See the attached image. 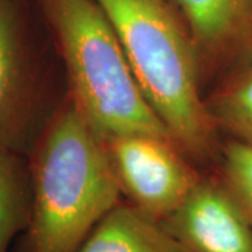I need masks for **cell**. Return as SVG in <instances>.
I'll use <instances>...</instances> for the list:
<instances>
[{"instance_id":"6da1fadb","label":"cell","mask_w":252,"mask_h":252,"mask_svg":"<svg viewBox=\"0 0 252 252\" xmlns=\"http://www.w3.org/2000/svg\"><path fill=\"white\" fill-rule=\"evenodd\" d=\"M124 48L136 81L172 142L192 162L212 158L216 127L199 89L200 58L165 0H95Z\"/></svg>"},{"instance_id":"7a4b0ae2","label":"cell","mask_w":252,"mask_h":252,"mask_svg":"<svg viewBox=\"0 0 252 252\" xmlns=\"http://www.w3.org/2000/svg\"><path fill=\"white\" fill-rule=\"evenodd\" d=\"M30 184L28 252H77L121 202L104 143L70 99L36 143Z\"/></svg>"},{"instance_id":"3957f363","label":"cell","mask_w":252,"mask_h":252,"mask_svg":"<svg viewBox=\"0 0 252 252\" xmlns=\"http://www.w3.org/2000/svg\"><path fill=\"white\" fill-rule=\"evenodd\" d=\"M70 86V101L99 139L172 140L140 90L124 48L95 0H44Z\"/></svg>"},{"instance_id":"277c9868","label":"cell","mask_w":252,"mask_h":252,"mask_svg":"<svg viewBox=\"0 0 252 252\" xmlns=\"http://www.w3.org/2000/svg\"><path fill=\"white\" fill-rule=\"evenodd\" d=\"M102 143L121 193L160 221L175 212L202 180L192 161L170 139L135 133Z\"/></svg>"},{"instance_id":"5b68a950","label":"cell","mask_w":252,"mask_h":252,"mask_svg":"<svg viewBox=\"0 0 252 252\" xmlns=\"http://www.w3.org/2000/svg\"><path fill=\"white\" fill-rule=\"evenodd\" d=\"M162 223L187 252H252V224L217 180L202 177Z\"/></svg>"},{"instance_id":"8992f818","label":"cell","mask_w":252,"mask_h":252,"mask_svg":"<svg viewBox=\"0 0 252 252\" xmlns=\"http://www.w3.org/2000/svg\"><path fill=\"white\" fill-rule=\"evenodd\" d=\"M30 61L14 9L0 0V149L14 150L31 101Z\"/></svg>"},{"instance_id":"52a82bcc","label":"cell","mask_w":252,"mask_h":252,"mask_svg":"<svg viewBox=\"0 0 252 252\" xmlns=\"http://www.w3.org/2000/svg\"><path fill=\"white\" fill-rule=\"evenodd\" d=\"M196 45L200 66L216 62L252 31V0H172Z\"/></svg>"},{"instance_id":"ba28073f","label":"cell","mask_w":252,"mask_h":252,"mask_svg":"<svg viewBox=\"0 0 252 252\" xmlns=\"http://www.w3.org/2000/svg\"><path fill=\"white\" fill-rule=\"evenodd\" d=\"M77 252H187L162 221L119 202L93 228Z\"/></svg>"},{"instance_id":"9c48e42d","label":"cell","mask_w":252,"mask_h":252,"mask_svg":"<svg viewBox=\"0 0 252 252\" xmlns=\"http://www.w3.org/2000/svg\"><path fill=\"white\" fill-rule=\"evenodd\" d=\"M31 210L30 174L17 152L0 149V252L28 227Z\"/></svg>"},{"instance_id":"30bf717a","label":"cell","mask_w":252,"mask_h":252,"mask_svg":"<svg viewBox=\"0 0 252 252\" xmlns=\"http://www.w3.org/2000/svg\"><path fill=\"white\" fill-rule=\"evenodd\" d=\"M215 127L231 132L240 143L252 146V67L205 99Z\"/></svg>"},{"instance_id":"8fae6325","label":"cell","mask_w":252,"mask_h":252,"mask_svg":"<svg viewBox=\"0 0 252 252\" xmlns=\"http://www.w3.org/2000/svg\"><path fill=\"white\" fill-rule=\"evenodd\" d=\"M220 182L252 224V146L240 142L227 146Z\"/></svg>"}]
</instances>
